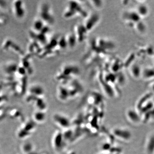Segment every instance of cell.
Masks as SVG:
<instances>
[{"label":"cell","mask_w":154,"mask_h":154,"mask_svg":"<svg viewBox=\"0 0 154 154\" xmlns=\"http://www.w3.org/2000/svg\"><path fill=\"white\" fill-rule=\"evenodd\" d=\"M79 67L73 63H66L60 67L55 75V79L60 84H65L75 79L79 75Z\"/></svg>","instance_id":"cell-1"},{"label":"cell","mask_w":154,"mask_h":154,"mask_svg":"<svg viewBox=\"0 0 154 154\" xmlns=\"http://www.w3.org/2000/svg\"><path fill=\"white\" fill-rule=\"evenodd\" d=\"M83 2L70 1L67 3L63 14L66 19H71L76 17H82L84 19L88 16V12L84 8Z\"/></svg>","instance_id":"cell-2"},{"label":"cell","mask_w":154,"mask_h":154,"mask_svg":"<svg viewBox=\"0 0 154 154\" xmlns=\"http://www.w3.org/2000/svg\"><path fill=\"white\" fill-rule=\"evenodd\" d=\"M37 18L42 20L47 26H51L54 24L55 18L52 8L50 4L48 2H42L39 4L37 10Z\"/></svg>","instance_id":"cell-3"},{"label":"cell","mask_w":154,"mask_h":154,"mask_svg":"<svg viewBox=\"0 0 154 154\" xmlns=\"http://www.w3.org/2000/svg\"><path fill=\"white\" fill-rule=\"evenodd\" d=\"M74 34L77 42H82L85 40L89 32L82 23L77 24L74 28Z\"/></svg>","instance_id":"cell-4"},{"label":"cell","mask_w":154,"mask_h":154,"mask_svg":"<svg viewBox=\"0 0 154 154\" xmlns=\"http://www.w3.org/2000/svg\"><path fill=\"white\" fill-rule=\"evenodd\" d=\"M53 120L55 124L63 129L69 128L71 122L66 116L60 113H56L53 116Z\"/></svg>","instance_id":"cell-5"},{"label":"cell","mask_w":154,"mask_h":154,"mask_svg":"<svg viewBox=\"0 0 154 154\" xmlns=\"http://www.w3.org/2000/svg\"><path fill=\"white\" fill-rule=\"evenodd\" d=\"M64 139L63 133L57 131L54 133L52 138V145L53 148L57 151H59L63 149L64 144Z\"/></svg>","instance_id":"cell-6"},{"label":"cell","mask_w":154,"mask_h":154,"mask_svg":"<svg viewBox=\"0 0 154 154\" xmlns=\"http://www.w3.org/2000/svg\"><path fill=\"white\" fill-rule=\"evenodd\" d=\"M30 92L34 96L39 98H43L45 95V91L41 86L34 85L30 88Z\"/></svg>","instance_id":"cell-7"},{"label":"cell","mask_w":154,"mask_h":154,"mask_svg":"<svg viewBox=\"0 0 154 154\" xmlns=\"http://www.w3.org/2000/svg\"><path fill=\"white\" fill-rule=\"evenodd\" d=\"M46 118V115L44 111L37 110L33 114V119L35 123H41L44 122Z\"/></svg>","instance_id":"cell-8"},{"label":"cell","mask_w":154,"mask_h":154,"mask_svg":"<svg viewBox=\"0 0 154 154\" xmlns=\"http://www.w3.org/2000/svg\"><path fill=\"white\" fill-rule=\"evenodd\" d=\"M115 134L120 137L128 139L130 137V134L128 131L122 130H116L115 132Z\"/></svg>","instance_id":"cell-9"},{"label":"cell","mask_w":154,"mask_h":154,"mask_svg":"<svg viewBox=\"0 0 154 154\" xmlns=\"http://www.w3.org/2000/svg\"><path fill=\"white\" fill-rule=\"evenodd\" d=\"M128 116L133 121L137 122L139 120V117L137 113L134 111H130L128 112Z\"/></svg>","instance_id":"cell-10"},{"label":"cell","mask_w":154,"mask_h":154,"mask_svg":"<svg viewBox=\"0 0 154 154\" xmlns=\"http://www.w3.org/2000/svg\"><path fill=\"white\" fill-rule=\"evenodd\" d=\"M154 149V137H152L149 141L148 145V150L150 152H153Z\"/></svg>","instance_id":"cell-11"}]
</instances>
